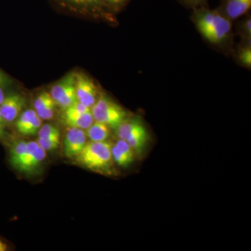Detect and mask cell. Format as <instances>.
Returning <instances> with one entry per match:
<instances>
[{"mask_svg": "<svg viewBox=\"0 0 251 251\" xmlns=\"http://www.w3.org/2000/svg\"><path fill=\"white\" fill-rule=\"evenodd\" d=\"M112 144L107 141L90 142L86 143L83 150L75 159L80 166L103 174L111 173L113 158Z\"/></svg>", "mask_w": 251, "mask_h": 251, "instance_id": "6da1fadb", "label": "cell"}, {"mask_svg": "<svg viewBox=\"0 0 251 251\" xmlns=\"http://www.w3.org/2000/svg\"><path fill=\"white\" fill-rule=\"evenodd\" d=\"M91 111L94 121L101 122L115 130L128 118L125 109L103 94H100Z\"/></svg>", "mask_w": 251, "mask_h": 251, "instance_id": "7a4b0ae2", "label": "cell"}, {"mask_svg": "<svg viewBox=\"0 0 251 251\" xmlns=\"http://www.w3.org/2000/svg\"><path fill=\"white\" fill-rule=\"evenodd\" d=\"M50 95L56 104L64 110L77 100L75 89V74H69L52 87Z\"/></svg>", "mask_w": 251, "mask_h": 251, "instance_id": "3957f363", "label": "cell"}, {"mask_svg": "<svg viewBox=\"0 0 251 251\" xmlns=\"http://www.w3.org/2000/svg\"><path fill=\"white\" fill-rule=\"evenodd\" d=\"M75 89L77 100L92 108L98 99V90L93 80L82 73L75 74Z\"/></svg>", "mask_w": 251, "mask_h": 251, "instance_id": "277c9868", "label": "cell"}, {"mask_svg": "<svg viewBox=\"0 0 251 251\" xmlns=\"http://www.w3.org/2000/svg\"><path fill=\"white\" fill-rule=\"evenodd\" d=\"M69 9L93 16H107L108 8L102 0H56Z\"/></svg>", "mask_w": 251, "mask_h": 251, "instance_id": "5b68a950", "label": "cell"}, {"mask_svg": "<svg viewBox=\"0 0 251 251\" xmlns=\"http://www.w3.org/2000/svg\"><path fill=\"white\" fill-rule=\"evenodd\" d=\"M232 28V21L216 9L214 23L204 38L213 44H222L230 36Z\"/></svg>", "mask_w": 251, "mask_h": 251, "instance_id": "8992f818", "label": "cell"}, {"mask_svg": "<svg viewBox=\"0 0 251 251\" xmlns=\"http://www.w3.org/2000/svg\"><path fill=\"white\" fill-rule=\"evenodd\" d=\"M25 98L22 94H10L0 104V114L6 123H11L21 115L25 105Z\"/></svg>", "mask_w": 251, "mask_h": 251, "instance_id": "52a82bcc", "label": "cell"}, {"mask_svg": "<svg viewBox=\"0 0 251 251\" xmlns=\"http://www.w3.org/2000/svg\"><path fill=\"white\" fill-rule=\"evenodd\" d=\"M87 141L84 130L77 128H69L64 140V153L67 158L76 157L83 150Z\"/></svg>", "mask_w": 251, "mask_h": 251, "instance_id": "ba28073f", "label": "cell"}, {"mask_svg": "<svg viewBox=\"0 0 251 251\" xmlns=\"http://www.w3.org/2000/svg\"><path fill=\"white\" fill-rule=\"evenodd\" d=\"M42 126V120L32 109L21 112L16 122L18 133L25 136H31L38 133Z\"/></svg>", "mask_w": 251, "mask_h": 251, "instance_id": "9c48e42d", "label": "cell"}, {"mask_svg": "<svg viewBox=\"0 0 251 251\" xmlns=\"http://www.w3.org/2000/svg\"><path fill=\"white\" fill-rule=\"evenodd\" d=\"M251 8V0H221L217 10L232 22L247 14Z\"/></svg>", "mask_w": 251, "mask_h": 251, "instance_id": "30bf717a", "label": "cell"}, {"mask_svg": "<svg viewBox=\"0 0 251 251\" xmlns=\"http://www.w3.org/2000/svg\"><path fill=\"white\" fill-rule=\"evenodd\" d=\"M56 104L50 94L44 92L36 97L34 101V108L38 116L44 120L52 119L55 111Z\"/></svg>", "mask_w": 251, "mask_h": 251, "instance_id": "8fae6325", "label": "cell"}, {"mask_svg": "<svg viewBox=\"0 0 251 251\" xmlns=\"http://www.w3.org/2000/svg\"><path fill=\"white\" fill-rule=\"evenodd\" d=\"M193 10H194L193 14V22L196 25L198 31L204 37L214 23L216 9L211 10L204 6Z\"/></svg>", "mask_w": 251, "mask_h": 251, "instance_id": "7c38bea8", "label": "cell"}, {"mask_svg": "<svg viewBox=\"0 0 251 251\" xmlns=\"http://www.w3.org/2000/svg\"><path fill=\"white\" fill-rule=\"evenodd\" d=\"M62 121L69 128L86 130L93 124L94 120L91 110L83 113H66L62 115Z\"/></svg>", "mask_w": 251, "mask_h": 251, "instance_id": "4fadbf2b", "label": "cell"}, {"mask_svg": "<svg viewBox=\"0 0 251 251\" xmlns=\"http://www.w3.org/2000/svg\"><path fill=\"white\" fill-rule=\"evenodd\" d=\"M145 126L143 120L138 117L128 118L117 128L116 131L120 139L126 140L135 132Z\"/></svg>", "mask_w": 251, "mask_h": 251, "instance_id": "5bb4252c", "label": "cell"}, {"mask_svg": "<svg viewBox=\"0 0 251 251\" xmlns=\"http://www.w3.org/2000/svg\"><path fill=\"white\" fill-rule=\"evenodd\" d=\"M85 133L91 142L106 141L110 135V127L101 122L95 121L86 129Z\"/></svg>", "mask_w": 251, "mask_h": 251, "instance_id": "9a60e30c", "label": "cell"}, {"mask_svg": "<svg viewBox=\"0 0 251 251\" xmlns=\"http://www.w3.org/2000/svg\"><path fill=\"white\" fill-rule=\"evenodd\" d=\"M148 138V130L146 127L144 126L133 135H130L126 141L130 145V148L134 151L135 154L140 155L143 153L144 149L146 147Z\"/></svg>", "mask_w": 251, "mask_h": 251, "instance_id": "2e32d148", "label": "cell"}, {"mask_svg": "<svg viewBox=\"0 0 251 251\" xmlns=\"http://www.w3.org/2000/svg\"><path fill=\"white\" fill-rule=\"evenodd\" d=\"M46 157V151L43 150L39 145H38L30 160L19 171L25 173H30L35 171L40 166L41 163L44 161Z\"/></svg>", "mask_w": 251, "mask_h": 251, "instance_id": "e0dca14e", "label": "cell"}, {"mask_svg": "<svg viewBox=\"0 0 251 251\" xmlns=\"http://www.w3.org/2000/svg\"><path fill=\"white\" fill-rule=\"evenodd\" d=\"M27 144L28 142L25 140H19L15 143L10 150V162L16 169L27 151Z\"/></svg>", "mask_w": 251, "mask_h": 251, "instance_id": "ac0fdd59", "label": "cell"}, {"mask_svg": "<svg viewBox=\"0 0 251 251\" xmlns=\"http://www.w3.org/2000/svg\"><path fill=\"white\" fill-rule=\"evenodd\" d=\"M251 41H242L237 51V62L244 67L251 69Z\"/></svg>", "mask_w": 251, "mask_h": 251, "instance_id": "d6986e66", "label": "cell"}, {"mask_svg": "<svg viewBox=\"0 0 251 251\" xmlns=\"http://www.w3.org/2000/svg\"><path fill=\"white\" fill-rule=\"evenodd\" d=\"M111 152L113 161L118 166L124 167V168L130 166L134 161V160L131 159L129 157L127 156L125 153H122L115 145H112Z\"/></svg>", "mask_w": 251, "mask_h": 251, "instance_id": "ffe728a7", "label": "cell"}, {"mask_svg": "<svg viewBox=\"0 0 251 251\" xmlns=\"http://www.w3.org/2000/svg\"><path fill=\"white\" fill-rule=\"evenodd\" d=\"M237 32L242 38V41H251V18L247 16L239 23Z\"/></svg>", "mask_w": 251, "mask_h": 251, "instance_id": "44dd1931", "label": "cell"}, {"mask_svg": "<svg viewBox=\"0 0 251 251\" xmlns=\"http://www.w3.org/2000/svg\"><path fill=\"white\" fill-rule=\"evenodd\" d=\"M39 138H60V132L57 126L52 125L41 126L40 129L38 131Z\"/></svg>", "mask_w": 251, "mask_h": 251, "instance_id": "7402d4cb", "label": "cell"}, {"mask_svg": "<svg viewBox=\"0 0 251 251\" xmlns=\"http://www.w3.org/2000/svg\"><path fill=\"white\" fill-rule=\"evenodd\" d=\"M37 143L46 151H54L60 145V138H38Z\"/></svg>", "mask_w": 251, "mask_h": 251, "instance_id": "603a6c76", "label": "cell"}, {"mask_svg": "<svg viewBox=\"0 0 251 251\" xmlns=\"http://www.w3.org/2000/svg\"><path fill=\"white\" fill-rule=\"evenodd\" d=\"M115 146L117 147L122 153H125L127 156L129 157L131 159H135V153L132 148H130L128 143L125 140L119 139L115 143Z\"/></svg>", "mask_w": 251, "mask_h": 251, "instance_id": "cb8c5ba5", "label": "cell"}, {"mask_svg": "<svg viewBox=\"0 0 251 251\" xmlns=\"http://www.w3.org/2000/svg\"><path fill=\"white\" fill-rule=\"evenodd\" d=\"M90 110L91 108L80 103L79 100H76L70 106L64 109V112H66V113H83V112L89 111Z\"/></svg>", "mask_w": 251, "mask_h": 251, "instance_id": "d4e9b609", "label": "cell"}, {"mask_svg": "<svg viewBox=\"0 0 251 251\" xmlns=\"http://www.w3.org/2000/svg\"><path fill=\"white\" fill-rule=\"evenodd\" d=\"M105 6L113 9H120L130 0H102Z\"/></svg>", "mask_w": 251, "mask_h": 251, "instance_id": "484cf974", "label": "cell"}, {"mask_svg": "<svg viewBox=\"0 0 251 251\" xmlns=\"http://www.w3.org/2000/svg\"><path fill=\"white\" fill-rule=\"evenodd\" d=\"M183 4L193 9L205 6L208 0H179Z\"/></svg>", "mask_w": 251, "mask_h": 251, "instance_id": "4316f807", "label": "cell"}, {"mask_svg": "<svg viewBox=\"0 0 251 251\" xmlns=\"http://www.w3.org/2000/svg\"><path fill=\"white\" fill-rule=\"evenodd\" d=\"M5 79L0 72V104L2 103L5 98Z\"/></svg>", "mask_w": 251, "mask_h": 251, "instance_id": "83f0119b", "label": "cell"}, {"mask_svg": "<svg viewBox=\"0 0 251 251\" xmlns=\"http://www.w3.org/2000/svg\"><path fill=\"white\" fill-rule=\"evenodd\" d=\"M6 122H5L4 119L1 117V114H0V140L4 139L6 138Z\"/></svg>", "mask_w": 251, "mask_h": 251, "instance_id": "f1b7e54d", "label": "cell"}, {"mask_svg": "<svg viewBox=\"0 0 251 251\" xmlns=\"http://www.w3.org/2000/svg\"><path fill=\"white\" fill-rule=\"evenodd\" d=\"M8 249L9 247H8L7 244L0 239V251H8Z\"/></svg>", "mask_w": 251, "mask_h": 251, "instance_id": "f546056e", "label": "cell"}]
</instances>
